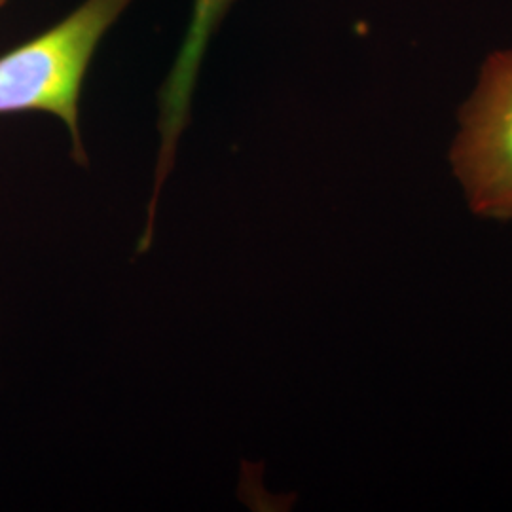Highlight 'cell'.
Returning <instances> with one entry per match:
<instances>
[{
  "instance_id": "cell-1",
  "label": "cell",
  "mask_w": 512,
  "mask_h": 512,
  "mask_svg": "<svg viewBox=\"0 0 512 512\" xmlns=\"http://www.w3.org/2000/svg\"><path fill=\"white\" fill-rule=\"evenodd\" d=\"M133 0H84L61 19L0 55V114L48 112L71 135L73 158L86 164L78 103L93 54Z\"/></svg>"
},
{
  "instance_id": "cell-2",
  "label": "cell",
  "mask_w": 512,
  "mask_h": 512,
  "mask_svg": "<svg viewBox=\"0 0 512 512\" xmlns=\"http://www.w3.org/2000/svg\"><path fill=\"white\" fill-rule=\"evenodd\" d=\"M450 164L473 213L512 222V48L484 61L459 110Z\"/></svg>"
},
{
  "instance_id": "cell-3",
  "label": "cell",
  "mask_w": 512,
  "mask_h": 512,
  "mask_svg": "<svg viewBox=\"0 0 512 512\" xmlns=\"http://www.w3.org/2000/svg\"><path fill=\"white\" fill-rule=\"evenodd\" d=\"M234 2L236 0H194L186 37L175 57L173 69L160 90V152L154 200L175 162V150L190 116L192 93L196 88L207 46Z\"/></svg>"
},
{
  "instance_id": "cell-4",
  "label": "cell",
  "mask_w": 512,
  "mask_h": 512,
  "mask_svg": "<svg viewBox=\"0 0 512 512\" xmlns=\"http://www.w3.org/2000/svg\"><path fill=\"white\" fill-rule=\"evenodd\" d=\"M6 4H8V0H0V8H2V6H6Z\"/></svg>"
}]
</instances>
